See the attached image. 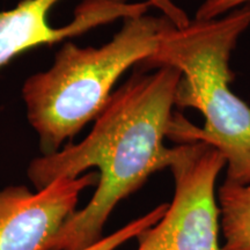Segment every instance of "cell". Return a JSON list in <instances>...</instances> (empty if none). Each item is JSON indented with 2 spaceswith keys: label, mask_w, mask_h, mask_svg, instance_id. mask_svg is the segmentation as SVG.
<instances>
[{
  "label": "cell",
  "mask_w": 250,
  "mask_h": 250,
  "mask_svg": "<svg viewBox=\"0 0 250 250\" xmlns=\"http://www.w3.org/2000/svg\"><path fill=\"white\" fill-rule=\"evenodd\" d=\"M248 2L250 0H204L197 8L195 20H213Z\"/></svg>",
  "instance_id": "obj_9"
},
{
  "label": "cell",
  "mask_w": 250,
  "mask_h": 250,
  "mask_svg": "<svg viewBox=\"0 0 250 250\" xmlns=\"http://www.w3.org/2000/svg\"><path fill=\"white\" fill-rule=\"evenodd\" d=\"M59 1L21 0L13 8L0 9V68L28 50L73 39L117 19L124 20L146 14L154 6L151 0H83L70 23L54 27L49 21V14Z\"/></svg>",
  "instance_id": "obj_6"
},
{
  "label": "cell",
  "mask_w": 250,
  "mask_h": 250,
  "mask_svg": "<svg viewBox=\"0 0 250 250\" xmlns=\"http://www.w3.org/2000/svg\"><path fill=\"white\" fill-rule=\"evenodd\" d=\"M217 196L223 250H250V186L224 183Z\"/></svg>",
  "instance_id": "obj_7"
},
{
  "label": "cell",
  "mask_w": 250,
  "mask_h": 250,
  "mask_svg": "<svg viewBox=\"0 0 250 250\" xmlns=\"http://www.w3.org/2000/svg\"><path fill=\"white\" fill-rule=\"evenodd\" d=\"M167 206L168 203L167 204L164 203V204L156 206L152 211L130 221L129 224H126L110 235L103 236L99 242L88 247L85 250H116L121 246H123L125 242L130 241L131 239H134V237L137 239L144 230H146L147 228L153 226L156 221L160 220V218L167 210Z\"/></svg>",
  "instance_id": "obj_8"
},
{
  "label": "cell",
  "mask_w": 250,
  "mask_h": 250,
  "mask_svg": "<svg viewBox=\"0 0 250 250\" xmlns=\"http://www.w3.org/2000/svg\"><path fill=\"white\" fill-rule=\"evenodd\" d=\"M225 167L224 156L210 144L174 146L173 199L160 220L137 237V250H223L215 183Z\"/></svg>",
  "instance_id": "obj_4"
},
{
  "label": "cell",
  "mask_w": 250,
  "mask_h": 250,
  "mask_svg": "<svg viewBox=\"0 0 250 250\" xmlns=\"http://www.w3.org/2000/svg\"><path fill=\"white\" fill-rule=\"evenodd\" d=\"M171 22L166 15L147 13L124 19L121 30L101 48L65 42L51 67L27 78L22 99L42 155L58 152L99 116L117 80L152 57Z\"/></svg>",
  "instance_id": "obj_3"
},
{
  "label": "cell",
  "mask_w": 250,
  "mask_h": 250,
  "mask_svg": "<svg viewBox=\"0 0 250 250\" xmlns=\"http://www.w3.org/2000/svg\"><path fill=\"white\" fill-rule=\"evenodd\" d=\"M96 173L62 177L33 192L24 186L0 189V250H50L74 212L80 193L98 184Z\"/></svg>",
  "instance_id": "obj_5"
},
{
  "label": "cell",
  "mask_w": 250,
  "mask_h": 250,
  "mask_svg": "<svg viewBox=\"0 0 250 250\" xmlns=\"http://www.w3.org/2000/svg\"><path fill=\"white\" fill-rule=\"evenodd\" d=\"M181 72L173 66L136 71L112 92L88 136L51 155L34 159L27 176L36 191L62 177L98 168L92 199L68 218L50 250H85L102 239L108 218L153 174L169 168L174 147L165 146Z\"/></svg>",
  "instance_id": "obj_1"
},
{
  "label": "cell",
  "mask_w": 250,
  "mask_h": 250,
  "mask_svg": "<svg viewBox=\"0 0 250 250\" xmlns=\"http://www.w3.org/2000/svg\"><path fill=\"white\" fill-rule=\"evenodd\" d=\"M250 27V2L213 20L174 22L162 33L155 52L142 71L173 66L181 72L175 107L197 109L203 129L173 114L167 138L179 144L204 142L226 161L224 183L250 186V107L230 89L229 59L237 41Z\"/></svg>",
  "instance_id": "obj_2"
}]
</instances>
